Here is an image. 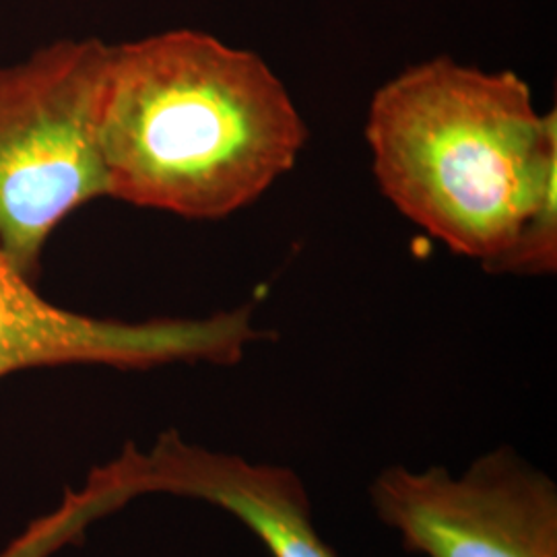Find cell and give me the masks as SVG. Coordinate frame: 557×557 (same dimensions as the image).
Here are the masks:
<instances>
[{
    "mask_svg": "<svg viewBox=\"0 0 557 557\" xmlns=\"http://www.w3.org/2000/svg\"><path fill=\"white\" fill-rule=\"evenodd\" d=\"M110 44L57 40L0 66V248L25 275L60 223L108 197L100 103Z\"/></svg>",
    "mask_w": 557,
    "mask_h": 557,
    "instance_id": "obj_3",
    "label": "cell"
},
{
    "mask_svg": "<svg viewBox=\"0 0 557 557\" xmlns=\"http://www.w3.org/2000/svg\"><path fill=\"white\" fill-rule=\"evenodd\" d=\"M106 467L128 502L147 494L202 499L238 518L271 557H337L312 522L301 479L287 467L213 453L176 430L160 434L147 453L128 442Z\"/></svg>",
    "mask_w": 557,
    "mask_h": 557,
    "instance_id": "obj_6",
    "label": "cell"
},
{
    "mask_svg": "<svg viewBox=\"0 0 557 557\" xmlns=\"http://www.w3.org/2000/svg\"><path fill=\"white\" fill-rule=\"evenodd\" d=\"M126 506L106 467L89 473L81 490H66L59 506L32 520L20 537L13 539L0 557H52L62 547L79 543L85 531L100 518Z\"/></svg>",
    "mask_w": 557,
    "mask_h": 557,
    "instance_id": "obj_7",
    "label": "cell"
},
{
    "mask_svg": "<svg viewBox=\"0 0 557 557\" xmlns=\"http://www.w3.org/2000/svg\"><path fill=\"white\" fill-rule=\"evenodd\" d=\"M380 190L460 257L502 255L557 178L556 110L510 71L442 57L380 87L366 122Z\"/></svg>",
    "mask_w": 557,
    "mask_h": 557,
    "instance_id": "obj_2",
    "label": "cell"
},
{
    "mask_svg": "<svg viewBox=\"0 0 557 557\" xmlns=\"http://www.w3.org/2000/svg\"><path fill=\"white\" fill-rule=\"evenodd\" d=\"M269 337L252 306L205 319H96L41 298L34 278L0 248V380L57 366L151 370L168 363L234 366Z\"/></svg>",
    "mask_w": 557,
    "mask_h": 557,
    "instance_id": "obj_5",
    "label": "cell"
},
{
    "mask_svg": "<svg viewBox=\"0 0 557 557\" xmlns=\"http://www.w3.org/2000/svg\"><path fill=\"white\" fill-rule=\"evenodd\" d=\"M494 275L541 277L557 271V178L539 195L517 236L496 259L481 264Z\"/></svg>",
    "mask_w": 557,
    "mask_h": 557,
    "instance_id": "obj_8",
    "label": "cell"
},
{
    "mask_svg": "<svg viewBox=\"0 0 557 557\" xmlns=\"http://www.w3.org/2000/svg\"><path fill=\"white\" fill-rule=\"evenodd\" d=\"M306 124L250 50L172 29L110 44L100 103L108 197L186 220H221L298 161Z\"/></svg>",
    "mask_w": 557,
    "mask_h": 557,
    "instance_id": "obj_1",
    "label": "cell"
},
{
    "mask_svg": "<svg viewBox=\"0 0 557 557\" xmlns=\"http://www.w3.org/2000/svg\"><path fill=\"white\" fill-rule=\"evenodd\" d=\"M382 524L425 557H557V487L510 448L462 475L442 467L382 471L370 487Z\"/></svg>",
    "mask_w": 557,
    "mask_h": 557,
    "instance_id": "obj_4",
    "label": "cell"
}]
</instances>
